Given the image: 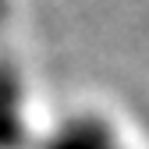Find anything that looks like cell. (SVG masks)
Segmentation results:
<instances>
[{
	"label": "cell",
	"mask_w": 149,
	"mask_h": 149,
	"mask_svg": "<svg viewBox=\"0 0 149 149\" xmlns=\"http://www.w3.org/2000/svg\"><path fill=\"white\" fill-rule=\"evenodd\" d=\"M25 149H149V132L107 100H71L43 110Z\"/></svg>",
	"instance_id": "obj_1"
}]
</instances>
